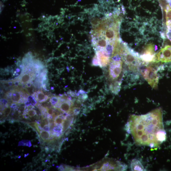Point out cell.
<instances>
[{"mask_svg": "<svg viewBox=\"0 0 171 171\" xmlns=\"http://www.w3.org/2000/svg\"><path fill=\"white\" fill-rule=\"evenodd\" d=\"M139 4L134 6L131 3L130 12L126 14V31L130 38L136 40H145L151 37L163 29V19H160V8L157 2L155 4Z\"/></svg>", "mask_w": 171, "mask_h": 171, "instance_id": "obj_1", "label": "cell"}, {"mask_svg": "<svg viewBox=\"0 0 171 171\" xmlns=\"http://www.w3.org/2000/svg\"><path fill=\"white\" fill-rule=\"evenodd\" d=\"M129 126L130 132L137 145L157 147L166 139L161 108L145 115H132Z\"/></svg>", "mask_w": 171, "mask_h": 171, "instance_id": "obj_2", "label": "cell"}, {"mask_svg": "<svg viewBox=\"0 0 171 171\" xmlns=\"http://www.w3.org/2000/svg\"><path fill=\"white\" fill-rule=\"evenodd\" d=\"M144 66L145 67L141 71L142 76L152 88L157 89L159 80L158 71L160 67L157 70V67H155L152 63L145 64Z\"/></svg>", "mask_w": 171, "mask_h": 171, "instance_id": "obj_3", "label": "cell"}, {"mask_svg": "<svg viewBox=\"0 0 171 171\" xmlns=\"http://www.w3.org/2000/svg\"><path fill=\"white\" fill-rule=\"evenodd\" d=\"M171 62V42L165 39L162 46L156 56L155 63Z\"/></svg>", "mask_w": 171, "mask_h": 171, "instance_id": "obj_4", "label": "cell"}, {"mask_svg": "<svg viewBox=\"0 0 171 171\" xmlns=\"http://www.w3.org/2000/svg\"><path fill=\"white\" fill-rule=\"evenodd\" d=\"M72 104L71 100L60 98L57 104L54 107L62 112L68 113L72 109Z\"/></svg>", "mask_w": 171, "mask_h": 171, "instance_id": "obj_5", "label": "cell"}, {"mask_svg": "<svg viewBox=\"0 0 171 171\" xmlns=\"http://www.w3.org/2000/svg\"><path fill=\"white\" fill-rule=\"evenodd\" d=\"M12 101L15 104L22 103L25 100L22 93L18 91H13L9 94Z\"/></svg>", "mask_w": 171, "mask_h": 171, "instance_id": "obj_6", "label": "cell"}, {"mask_svg": "<svg viewBox=\"0 0 171 171\" xmlns=\"http://www.w3.org/2000/svg\"><path fill=\"white\" fill-rule=\"evenodd\" d=\"M74 119L73 115H70L68 116L62 124V133L63 134L72 124Z\"/></svg>", "mask_w": 171, "mask_h": 171, "instance_id": "obj_7", "label": "cell"}, {"mask_svg": "<svg viewBox=\"0 0 171 171\" xmlns=\"http://www.w3.org/2000/svg\"><path fill=\"white\" fill-rule=\"evenodd\" d=\"M36 99L40 103H43L45 102L48 99V97L45 95L43 91H39L33 95Z\"/></svg>", "mask_w": 171, "mask_h": 171, "instance_id": "obj_8", "label": "cell"}, {"mask_svg": "<svg viewBox=\"0 0 171 171\" xmlns=\"http://www.w3.org/2000/svg\"><path fill=\"white\" fill-rule=\"evenodd\" d=\"M131 168L133 171H144V169L141 162L137 160H133L131 163Z\"/></svg>", "mask_w": 171, "mask_h": 171, "instance_id": "obj_9", "label": "cell"}, {"mask_svg": "<svg viewBox=\"0 0 171 171\" xmlns=\"http://www.w3.org/2000/svg\"><path fill=\"white\" fill-rule=\"evenodd\" d=\"M40 137L45 141L48 142L49 141L52 139V136L50 131H48L44 130L40 131L39 136Z\"/></svg>", "mask_w": 171, "mask_h": 171, "instance_id": "obj_10", "label": "cell"}, {"mask_svg": "<svg viewBox=\"0 0 171 171\" xmlns=\"http://www.w3.org/2000/svg\"><path fill=\"white\" fill-rule=\"evenodd\" d=\"M32 75L30 73H25L22 75L20 78V81L22 84H25L29 82L32 80Z\"/></svg>", "mask_w": 171, "mask_h": 171, "instance_id": "obj_11", "label": "cell"}, {"mask_svg": "<svg viewBox=\"0 0 171 171\" xmlns=\"http://www.w3.org/2000/svg\"><path fill=\"white\" fill-rule=\"evenodd\" d=\"M11 110L12 108L9 106H7L4 109L3 114H2V116H1V123H2V122H5V120L8 117L11 113Z\"/></svg>", "mask_w": 171, "mask_h": 171, "instance_id": "obj_12", "label": "cell"}, {"mask_svg": "<svg viewBox=\"0 0 171 171\" xmlns=\"http://www.w3.org/2000/svg\"><path fill=\"white\" fill-rule=\"evenodd\" d=\"M27 125L29 126L34 129V131H35L40 136V129L39 128V124L36 122H33L28 123H27Z\"/></svg>", "mask_w": 171, "mask_h": 171, "instance_id": "obj_13", "label": "cell"}, {"mask_svg": "<svg viewBox=\"0 0 171 171\" xmlns=\"http://www.w3.org/2000/svg\"><path fill=\"white\" fill-rule=\"evenodd\" d=\"M36 111L33 109H27L25 112L24 113V115H27L28 116L32 117L37 115Z\"/></svg>", "mask_w": 171, "mask_h": 171, "instance_id": "obj_14", "label": "cell"}, {"mask_svg": "<svg viewBox=\"0 0 171 171\" xmlns=\"http://www.w3.org/2000/svg\"><path fill=\"white\" fill-rule=\"evenodd\" d=\"M60 98L57 97H53L50 99V102L51 104L55 107L58 103Z\"/></svg>", "mask_w": 171, "mask_h": 171, "instance_id": "obj_15", "label": "cell"}, {"mask_svg": "<svg viewBox=\"0 0 171 171\" xmlns=\"http://www.w3.org/2000/svg\"><path fill=\"white\" fill-rule=\"evenodd\" d=\"M92 64L93 66H99V62L96 55L93 58V62H92Z\"/></svg>", "mask_w": 171, "mask_h": 171, "instance_id": "obj_16", "label": "cell"}, {"mask_svg": "<svg viewBox=\"0 0 171 171\" xmlns=\"http://www.w3.org/2000/svg\"><path fill=\"white\" fill-rule=\"evenodd\" d=\"M46 112L48 116L52 115L54 113V110L52 109L46 108Z\"/></svg>", "mask_w": 171, "mask_h": 171, "instance_id": "obj_17", "label": "cell"}, {"mask_svg": "<svg viewBox=\"0 0 171 171\" xmlns=\"http://www.w3.org/2000/svg\"><path fill=\"white\" fill-rule=\"evenodd\" d=\"M86 94V92L83 90H80L77 93V95L79 96L80 95H83Z\"/></svg>", "mask_w": 171, "mask_h": 171, "instance_id": "obj_18", "label": "cell"}]
</instances>
